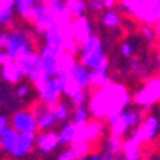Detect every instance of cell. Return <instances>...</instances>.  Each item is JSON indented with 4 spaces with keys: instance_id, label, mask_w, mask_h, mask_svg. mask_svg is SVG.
<instances>
[{
    "instance_id": "obj_2",
    "label": "cell",
    "mask_w": 160,
    "mask_h": 160,
    "mask_svg": "<svg viewBox=\"0 0 160 160\" xmlns=\"http://www.w3.org/2000/svg\"><path fill=\"white\" fill-rule=\"evenodd\" d=\"M35 150L42 154H49L59 147L56 131H41L35 133Z\"/></svg>"
},
{
    "instance_id": "obj_4",
    "label": "cell",
    "mask_w": 160,
    "mask_h": 160,
    "mask_svg": "<svg viewBox=\"0 0 160 160\" xmlns=\"http://www.w3.org/2000/svg\"><path fill=\"white\" fill-rule=\"evenodd\" d=\"M9 128V117L4 112H0V136Z\"/></svg>"
},
{
    "instance_id": "obj_3",
    "label": "cell",
    "mask_w": 160,
    "mask_h": 160,
    "mask_svg": "<svg viewBox=\"0 0 160 160\" xmlns=\"http://www.w3.org/2000/svg\"><path fill=\"white\" fill-rule=\"evenodd\" d=\"M58 136V143L59 147H68L75 143V136H77V126H74L69 121L62 123V127L56 131Z\"/></svg>"
},
{
    "instance_id": "obj_5",
    "label": "cell",
    "mask_w": 160,
    "mask_h": 160,
    "mask_svg": "<svg viewBox=\"0 0 160 160\" xmlns=\"http://www.w3.org/2000/svg\"><path fill=\"white\" fill-rule=\"evenodd\" d=\"M82 160H100V154L98 153H88V154L84 156Z\"/></svg>"
},
{
    "instance_id": "obj_1",
    "label": "cell",
    "mask_w": 160,
    "mask_h": 160,
    "mask_svg": "<svg viewBox=\"0 0 160 160\" xmlns=\"http://www.w3.org/2000/svg\"><path fill=\"white\" fill-rule=\"evenodd\" d=\"M9 127L16 133L30 134L36 133V118L28 108H19L9 117Z\"/></svg>"
}]
</instances>
